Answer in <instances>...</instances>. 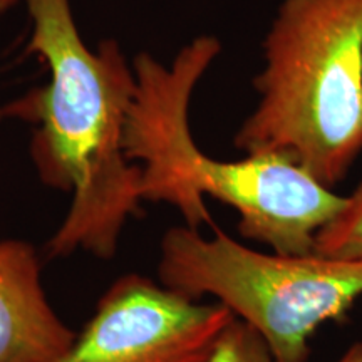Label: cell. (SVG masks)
Returning <instances> with one entry per match:
<instances>
[{
	"label": "cell",
	"mask_w": 362,
	"mask_h": 362,
	"mask_svg": "<svg viewBox=\"0 0 362 362\" xmlns=\"http://www.w3.org/2000/svg\"><path fill=\"white\" fill-rule=\"evenodd\" d=\"M21 0H0V13L8 11V8L16 6V4H19Z\"/></svg>",
	"instance_id": "cell-10"
},
{
	"label": "cell",
	"mask_w": 362,
	"mask_h": 362,
	"mask_svg": "<svg viewBox=\"0 0 362 362\" xmlns=\"http://www.w3.org/2000/svg\"><path fill=\"white\" fill-rule=\"evenodd\" d=\"M33 30L25 51L47 64L49 83L0 110L35 124L30 156L47 187L71 206L45 243L49 259L78 250L111 259L141 205V166L124 151L136 78L116 40L84 42L71 0H25Z\"/></svg>",
	"instance_id": "cell-1"
},
{
	"label": "cell",
	"mask_w": 362,
	"mask_h": 362,
	"mask_svg": "<svg viewBox=\"0 0 362 362\" xmlns=\"http://www.w3.org/2000/svg\"><path fill=\"white\" fill-rule=\"evenodd\" d=\"M259 103L235 136L332 188L362 153V0H284L264 40Z\"/></svg>",
	"instance_id": "cell-3"
},
{
	"label": "cell",
	"mask_w": 362,
	"mask_h": 362,
	"mask_svg": "<svg viewBox=\"0 0 362 362\" xmlns=\"http://www.w3.org/2000/svg\"><path fill=\"white\" fill-rule=\"evenodd\" d=\"M208 362H274L265 342L250 325L235 319L216 344Z\"/></svg>",
	"instance_id": "cell-8"
},
{
	"label": "cell",
	"mask_w": 362,
	"mask_h": 362,
	"mask_svg": "<svg viewBox=\"0 0 362 362\" xmlns=\"http://www.w3.org/2000/svg\"><path fill=\"white\" fill-rule=\"evenodd\" d=\"M160 284L181 296H214L255 330L274 362H307L315 330L344 320L362 297V259L264 253L215 226H173L163 235Z\"/></svg>",
	"instance_id": "cell-4"
},
{
	"label": "cell",
	"mask_w": 362,
	"mask_h": 362,
	"mask_svg": "<svg viewBox=\"0 0 362 362\" xmlns=\"http://www.w3.org/2000/svg\"><path fill=\"white\" fill-rule=\"evenodd\" d=\"M337 362H362V342L352 346Z\"/></svg>",
	"instance_id": "cell-9"
},
{
	"label": "cell",
	"mask_w": 362,
	"mask_h": 362,
	"mask_svg": "<svg viewBox=\"0 0 362 362\" xmlns=\"http://www.w3.org/2000/svg\"><path fill=\"white\" fill-rule=\"evenodd\" d=\"M74 339L49 302L35 247L0 240V362H57Z\"/></svg>",
	"instance_id": "cell-6"
},
{
	"label": "cell",
	"mask_w": 362,
	"mask_h": 362,
	"mask_svg": "<svg viewBox=\"0 0 362 362\" xmlns=\"http://www.w3.org/2000/svg\"><path fill=\"white\" fill-rule=\"evenodd\" d=\"M314 252L332 259H362V183L315 235Z\"/></svg>",
	"instance_id": "cell-7"
},
{
	"label": "cell",
	"mask_w": 362,
	"mask_h": 362,
	"mask_svg": "<svg viewBox=\"0 0 362 362\" xmlns=\"http://www.w3.org/2000/svg\"><path fill=\"white\" fill-rule=\"evenodd\" d=\"M237 317L128 274L115 280L57 362H208Z\"/></svg>",
	"instance_id": "cell-5"
},
{
	"label": "cell",
	"mask_w": 362,
	"mask_h": 362,
	"mask_svg": "<svg viewBox=\"0 0 362 362\" xmlns=\"http://www.w3.org/2000/svg\"><path fill=\"white\" fill-rule=\"evenodd\" d=\"M221 51L202 35L178 52L171 66L151 54L133 62L136 88L124 128V151L141 166L143 202L166 203L185 225H214L205 197L230 205L243 237L285 255L314 252L315 235L342 210L346 197L277 155H247L237 161L206 156L189 129L193 90Z\"/></svg>",
	"instance_id": "cell-2"
}]
</instances>
